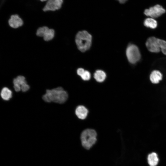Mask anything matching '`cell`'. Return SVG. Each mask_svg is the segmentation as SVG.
<instances>
[{
  "mask_svg": "<svg viewBox=\"0 0 166 166\" xmlns=\"http://www.w3.org/2000/svg\"><path fill=\"white\" fill-rule=\"evenodd\" d=\"M68 94L61 87L52 89H47L42 96V99L46 102H53L59 104L65 102L68 98Z\"/></svg>",
  "mask_w": 166,
  "mask_h": 166,
  "instance_id": "6da1fadb",
  "label": "cell"
},
{
  "mask_svg": "<svg viewBox=\"0 0 166 166\" xmlns=\"http://www.w3.org/2000/svg\"><path fill=\"white\" fill-rule=\"evenodd\" d=\"M92 36L87 31L83 30L78 32L75 38V42L78 49L84 52L90 47L92 42Z\"/></svg>",
  "mask_w": 166,
  "mask_h": 166,
  "instance_id": "7a4b0ae2",
  "label": "cell"
},
{
  "mask_svg": "<svg viewBox=\"0 0 166 166\" xmlns=\"http://www.w3.org/2000/svg\"><path fill=\"white\" fill-rule=\"evenodd\" d=\"M97 137V133L95 130L91 129L84 130L80 136L82 146L86 149H89L96 143Z\"/></svg>",
  "mask_w": 166,
  "mask_h": 166,
  "instance_id": "3957f363",
  "label": "cell"
},
{
  "mask_svg": "<svg viewBox=\"0 0 166 166\" xmlns=\"http://www.w3.org/2000/svg\"><path fill=\"white\" fill-rule=\"evenodd\" d=\"M126 55L128 61L134 64L139 61L140 59L141 55L138 47L134 44H130L126 50Z\"/></svg>",
  "mask_w": 166,
  "mask_h": 166,
  "instance_id": "277c9868",
  "label": "cell"
},
{
  "mask_svg": "<svg viewBox=\"0 0 166 166\" xmlns=\"http://www.w3.org/2000/svg\"><path fill=\"white\" fill-rule=\"evenodd\" d=\"M13 83L14 88L16 92L21 90L23 92H25L30 89V86L27 84L25 78L23 76H18L14 79Z\"/></svg>",
  "mask_w": 166,
  "mask_h": 166,
  "instance_id": "5b68a950",
  "label": "cell"
},
{
  "mask_svg": "<svg viewBox=\"0 0 166 166\" xmlns=\"http://www.w3.org/2000/svg\"><path fill=\"white\" fill-rule=\"evenodd\" d=\"M165 11L162 6L157 4L149 9H146L144 14L146 16L154 18L160 17L164 14Z\"/></svg>",
  "mask_w": 166,
  "mask_h": 166,
  "instance_id": "8992f818",
  "label": "cell"
},
{
  "mask_svg": "<svg viewBox=\"0 0 166 166\" xmlns=\"http://www.w3.org/2000/svg\"><path fill=\"white\" fill-rule=\"evenodd\" d=\"M37 35L39 37H42L45 41L52 40L54 35V31L53 29H49L46 26L40 27L37 30Z\"/></svg>",
  "mask_w": 166,
  "mask_h": 166,
  "instance_id": "52a82bcc",
  "label": "cell"
},
{
  "mask_svg": "<svg viewBox=\"0 0 166 166\" xmlns=\"http://www.w3.org/2000/svg\"><path fill=\"white\" fill-rule=\"evenodd\" d=\"M158 39L155 37L148 38L146 42V45L148 50L152 53H158L160 51Z\"/></svg>",
  "mask_w": 166,
  "mask_h": 166,
  "instance_id": "ba28073f",
  "label": "cell"
},
{
  "mask_svg": "<svg viewBox=\"0 0 166 166\" xmlns=\"http://www.w3.org/2000/svg\"><path fill=\"white\" fill-rule=\"evenodd\" d=\"M63 0H49L43 8L44 11H55L61 7Z\"/></svg>",
  "mask_w": 166,
  "mask_h": 166,
  "instance_id": "9c48e42d",
  "label": "cell"
},
{
  "mask_svg": "<svg viewBox=\"0 0 166 166\" xmlns=\"http://www.w3.org/2000/svg\"><path fill=\"white\" fill-rule=\"evenodd\" d=\"M147 161L149 166H157L160 161L158 154L154 152L150 153L147 155Z\"/></svg>",
  "mask_w": 166,
  "mask_h": 166,
  "instance_id": "30bf717a",
  "label": "cell"
},
{
  "mask_svg": "<svg viewBox=\"0 0 166 166\" xmlns=\"http://www.w3.org/2000/svg\"><path fill=\"white\" fill-rule=\"evenodd\" d=\"M8 23L11 27L17 28L22 25L23 22L18 15L16 14L11 16Z\"/></svg>",
  "mask_w": 166,
  "mask_h": 166,
  "instance_id": "8fae6325",
  "label": "cell"
},
{
  "mask_svg": "<svg viewBox=\"0 0 166 166\" xmlns=\"http://www.w3.org/2000/svg\"><path fill=\"white\" fill-rule=\"evenodd\" d=\"M163 79V75L159 70H154L152 72L149 76L151 82L153 84H157Z\"/></svg>",
  "mask_w": 166,
  "mask_h": 166,
  "instance_id": "7c38bea8",
  "label": "cell"
},
{
  "mask_svg": "<svg viewBox=\"0 0 166 166\" xmlns=\"http://www.w3.org/2000/svg\"><path fill=\"white\" fill-rule=\"evenodd\" d=\"M88 111L87 108L83 105L77 106L75 110V113L77 117L81 119H84L87 116Z\"/></svg>",
  "mask_w": 166,
  "mask_h": 166,
  "instance_id": "4fadbf2b",
  "label": "cell"
},
{
  "mask_svg": "<svg viewBox=\"0 0 166 166\" xmlns=\"http://www.w3.org/2000/svg\"><path fill=\"white\" fill-rule=\"evenodd\" d=\"M12 91L6 87H4L1 92V96L3 100L6 101L9 100L12 97Z\"/></svg>",
  "mask_w": 166,
  "mask_h": 166,
  "instance_id": "5bb4252c",
  "label": "cell"
},
{
  "mask_svg": "<svg viewBox=\"0 0 166 166\" xmlns=\"http://www.w3.org/2000/svg\"><path fill=\"white\" fill-rule=\"evenodd\" d=\"M144 24L145 26L147 27L154 29L157 27V23L154 18H147L144 20Z\"/></svg>",
  "mask_w": 166,
  "mask_h": 166,
  "instance_id": "9a60e30c",
  "label": "cell"
},
{
  "mask_svg": "<svg viewBox=\"0 0 166 166\" xmlns=\"http://www.w3.org/2000/svg\"><path fill=\"white\" fill-rule=\"evenodd\" d=\"M94 77L95 79L98 82H103L105 79L106 75L105 73L102 70H98L94 73Z\"/></svg>",
  "mask_w": 166,
  "mask_h": 166,
  "instance_id": "2e32d148",
  "label": "cell"
},
{
  "mask_svg": "<svg viewBox=\"0 0 166 166\" xmlns=\"http://www.w3.org/2000/svg\"><path fill=\"white\" fill-rule=\"evenodd\" d=\"M158 41L160 50L164 54L166 55V41L159 38Z\"/></svg>",
  "mask_w": 166,
  "mask_h": 166,
  "instance_id": "e0dca14e",
  "label": "cell"
},
{
  "mask_svg": "<svg viewBox=\"0 0 166 166\" xmlns=\"http://www.w3.org/2000/svg\"><path fill=\"white\" fill-rule=\"evenodd\" d=\"M81 77L83 80L88 81L90 78L91 74L87 70H85Z\"/></svg>",
  "mask_w": 166,
  "mask_h": 166,
  "instance_id": "ac0fdd59",
  "label": "cell"
},
{
  "mask_svg": "<svg viewBox=\"0 0 166 166\" xmlns=\"http://www.w3.org/2000/svg\"><path fill=\"white\" fill-rule=\"evenodd\" d=\"M85 71V70L83 69L79 68L77 69V73L78 75L81 76Z\"/></svg>",
  "mask_w": 166,
  "mask_h": 166,
  "instance_id": "d6986e66",
  "label": "cell"
},
{
  "mask_svg": "<svg viewBox=\"0 0 166 166\" xmlns=\"http://www.w3.org/2000/svg\"><path fill=\"white\" fill-rule=\"evenodd\" d=\"M121 4H123L125 3L128 0H117Z\"/></svg>",
  "mask_w": 166,
  "mask_h": 166,
  "instance_id": "ffe728a7",
  "label": "cell"
},
{
  "mask_svg": "<svg viewBox=\"0 0 166 166\" xmlns=\"http://www.w3.org/2000/svg\"><path fill=\"white\" fill-rule=\"evenodd\" d=\"M41 1H45L47 0H40Z\"/></svg>",
  "mask_w": 166,
  "mask_h": 166,
  "instance_id": "44dd1931",
  "label": "cell"
}]
</instances>
